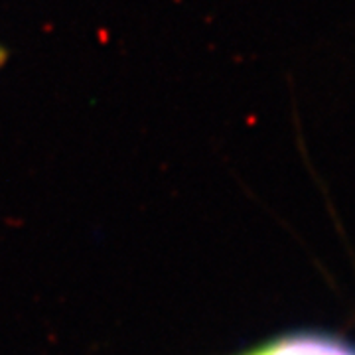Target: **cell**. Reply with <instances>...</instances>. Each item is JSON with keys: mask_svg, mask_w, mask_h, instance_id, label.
<instances>
[{"mask_svg": "<svg viewBox=\"0 0 355 355\" xmlns=\"http://www.w3.org/2000/svg\"><path fill=\"white\" fill-rule=\"evenodd\" d=\"M241 355H355V345L320 331H294Z\"/></svg>", "mask_w": 355, "mask_h": 355, "instance_id": "6da1fadb", "label": "cell"}, {"mask_svg": "<svg viewBox=\"0 0 355 355\" xmlns=\"http://www.w3.org/2000/svg\"><path fill=\"white\" fill-rule=\"evenodd\" d=\"M10 62V50L0 42V69H4V65Z\"/></svg>", "mask_w": 355, "mask_h": 355, "instance_id": "7a4b0ae2", "label": "cell"}]
</instances>
